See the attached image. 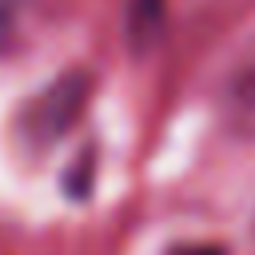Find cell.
Masks as SVG:
<instances>
[{
    "label": "cell",
    "mask_w": 255,
    "mask_h": 255,
    "mask_svg": "<svg viewBox=\"0 0 255 255\" xmlns=\"http://www.w3.org/2000/svg\"><path fill=\"white\" fill-rule=\"evenodd\" d=\"M223 116L231 131L255 139V44L223 80Z\"/></svg>",
    "instance_id": "cell-2"
},
{
    "label": "cell",
    "mask_w": 255,
    "mask_h": 255,
    "mask_svg": "<svg viewBox=\"0 0 255 255\" xmlns=\"http://www.w3.org/2000/svg\"><path fill=\"white\" fill-rule=\"evenodd\" d=\"M16 12H20V0H0V48L8 44V36L16 28Z\"/></svg>",
    "instance_id": "cell-5"
},
{
    "label": "cell",
    "mask_w": 255,
    "mask_h": 255,
    "mask_svg": "<svg viewBox=\"0 0 255 255\" xmlns=\"http://www.w3.org/2000/svg\"><path fill=\"white\" fill-rule=\"evenodd\" d=\"M167 0H128V40L143 52L159 32H163Z\"/></svg>",
    "instance_id": "cell-3"
},
{
    "label": "cell",
    "mask_w": 255,
    "mask_h": 255,
    "mask_svg": "<svg viewBox=\"0 0 255 255\" xmlns=\"http://www.w3.org/2000/svg\"><path fill=\"white\" fill-rule=\"evenodd\" d=\"M92 167H96V151L88 147V151H80V159L64 175V191L72 199H88V191H92Z\"/></svg>",
    "instance_id": "cell-4"
},
{
    "label": "cell",
    "mask_w": 255,
    "mask_h": 255,
    "mask_svg": "<svg viewBox=\"0 0 255 255\" xmlns=\"http://www.w3.org/2000/svg\"><path fill=\"white\" fill-rule=\"evenodd\" d=\"M167 255H227L219 243H175L167 247Z\"/></svg>",
    "instance_id": "cell-6"
},
{
    "label": "cell",
    "mask_w": 255,
    "mask_h": 255,
    "mask_svg": "<svg viewBox=\"0 0 255 255\" xmlns=\"http://www.w3.org/2000/svg\"><path fill=\"white\" fill-rule=\"evenodd\" d=\"M88 96H92V76H88V72H80V68H76V72H60L44 92H36V96L20 108V116H16L20 139H24L28 147H36V151L52 147V143L80 120Z\"/></svg>",
    "instance_id": "cell-1"
}]
</instances>
